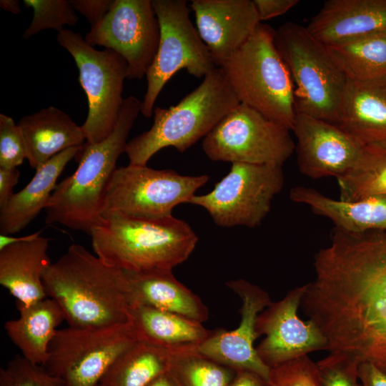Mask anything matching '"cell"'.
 <instances>
[{"label": "cell", "mask_w": 386, "mask_h": 386, "mask_svg": "<svg viewBox=\"0 0 386 386\" xmlns=\"http://www.w3.org/2000/svg\"><path fill=\"white\" fill-rule=\"evenodd\" d=\"M268 386H320L316 363L305 355L272 367Z\"/></svg>", "instance_id": "35"}, {"label": "cell", "mask_w": 386, "mask_h": 386, "mask_svg": "<svg viewBox=\"0 0 386 386\" xmlns=\"http://www.w3.org/2000/svg\"><path fill=\"white\" fill-rule=\"evenodd\" d=\"M92 248L104 262L127 272L172 269L193 252L198 237L182 219L104 214L92 228Z\"/></svg>", "instance_id": "3"}, {"label": "cell", "mask_w": 386, "mask_h": 386, "mask_svg": "<svg viewBox=\"0 0 386 386\" xmlns=\"http://www.w3.org/2000/svg\"><path fill=\"white\" fill-rule=\"evenodd\" d=\"M24 4L33 9V18L24 31L22 38L27 39L41 31L52 29L60 32L64 26H74L78 16L70 1L24 0Z\"/></svg>", "instance_id": "32"}, {"label": "cell", "mask_w": 386, "mask_h": 386, "mask_svg": "<svg viewBox=\"0 0 386 386\" xmlns=\"http://www.w3.org/2000/svg\"><path fill=\"white\" fill-rule=\"evenodd\" d=\"M19 317L4 324L11 342L28 360L44 365L48 358L49 345L65 320L60 306L46 297L29 305H19Z\"/></svg>", "instance_id": "26"}, {"label": "cell", "mask_w": 386, "mask_h": 386, "mask_svg": "<svg viewBox=\"0 0 386 386\" xmlns=\"http://www.w3.org/2000/svg\"><path fill=\"white\" fill-rule=\"evenodd\" d=\"M292 131L299 170L313 179L342 175L364 147L337 125L299 112Z\"/></svg>", "instance_id": "17"}, {"label": "cell", "mask_w": 386, "mask_h": 386, "mask_svg": "<svg viewBox=\"0 0 386 386\" xmlns=\"http://www.w3.org/2000/svg\"><path fill=\"white\" fill-rule=\"evenodd\" d=\"M0 6L3 10L14 14H19L21 11L18 0H1Z\"/></svg>", "instance_id": "43"}, {"label": "cell", "mask_w": 386, "mask_h": 386, "mask_svg": "<svg viewBox=\"0 0 386 386\" xmlns=\"http://www.w3.org/2000/svg\"><path fill=\"white\" fill-rule=\"evenodd\" d=\"M129 314L138 341L169 351L195 347L212 332L199 322L148 306H130Z\"/></svg>", "instance_id": "27"}, {"label": "cell", "mask_w": 386, "mask_h": 386, "mask_svg": "<svg viewBox=\"0 0 386 386\" xmlns=\"http://www.w3.org/2000/svg\"><path fill=\"white\" fill-rule=\"evenodd\" d=\"M358 377L362 386H386V373L370 362H362Z\"/></svg>", "instance_id": "39"}, {"label": "cell", "mask_w": 386, "mask_h": 386, "mask_svg": "<svg viewBox=\"0 0 386 386\" xmlns=\"http://www.w3.org/2000/svg\"><path fill=\"white\" fill-rule=\"evenodd\" d=\"M130 320L96 327L57 330L43 365L65 386H96L116 360L137 342Z\"/></svg>", "instance_id": "9"}, {"label": "cell", "mask_w": 386, "mask_h": 386, "mask_svg": "<svg viewBox=\"0 0 386 386\" xmlns=\"http://www.w3.org/2000/svg\"><path fill=\"white\" fill-rule=\"evenodd\" d=\"M197 30L217 67L229 59L261 23L251 0H193Z\"/></svg>", "instance_id": "18"}, {"label": "cell", "mask_w": 386, "mask_h": 386, "mask_svg": "<svg viewBox=\"0 0 386 386\" xmlns=\"http://www.w3.org/2000/svg\"><path fill=\"white\" fill-rule=\"evenodd\" d=\"M96 386H100L99 385H96Z\"/></svg>", "instance_id": "44"}, {"label": "cell", "mask_w": 386, "mask_h": 386, "mask_svg": "<svg viewBox=\"0 0 386 386\" xmlns=\"http://www.w3.org/2000/svg\"><path fill=\"white\" fill-rule=\"evenodd\" d=\"M305 290L306 284L290 290L281 300L272 302L257 318V333L264 338L256 351L269 368L328 349L327 339L316 324L298 316Z\"/></svg>", "instance_id": "15"}, {"label": "cell", "mask_w": 386, "mask_h": 386, "mask_svg": "<svg viewBox=\"0 0 386 386\" xmlns=\"http://www.w3.org/2000/svg\"><path fill=\"white\" fill-rule=\"evenodd\" d=\"M159 21L160 39L154 60L147 74V90L141 114L151 117L154 106L167 82L184 69L202 78L217 68L207 46L189 18L185 0H152Z\"/></svg>", "instance_id": "11"}, {"label": "cell", "mask_w": 386, "mask_h": 386, "mask_svg": "<svg viewBox=\"0 0 386 386\" xmlns=\"http://www.w3.org/2000/svg\"><path fill=\"white\" fill-rule=\"evenodd\" d=\"M170 351L137 341L107 371L100 386H147L169 370Z\"/></svg>", "instance_id": "28"}, {"label": "cell", "mask_w": 386, "mask_h": 386, "mask_svg": "<svg viewBox=\"0 0 386 386\" xmlns=\"http://www.w3.org/2000/svg\"><path fill=\"white\" fill-rule=\"evenodd\" d=\"M18 125L24 137L26 159L36 170L64 150L83 146L86 140L81 126L54 107L24 116Z\"/></svg>", "instance_id": "23"}, {"label": "cell", "mask_w": 386, "mask_h": 386, "mask_svg": "<svg viewBox=\"0 0 386 386\" xmlns=\"http://www.w3.org/2000/svg\"><path fill=\"white\" fill-rule=\"evenodd\" d=\"M359 365L351 356L330 352L316 362L320 386H362L359 382Z\"/></svg>", "instance_id": "34"}, {"label": "cell", "mask_w": 386, "mask_h": 386, "mask_svg": "<svg viewBox=\"0 0 386 386\" xmlns=\"http://www.w3.org/2000/svg\"><path fill=\"white\" fill-rule=\"evenodd\" d=\"M314 268L300 307L327 339V350L386 373V232L335 228Z\"/></svg>", "instance_id": "1"}, {"label": "cell", "mask_w": 386, "mask_h": 386, "mask_svg": "<svg viewBox=\"0 0 386 386\" xmlns=\"http://www.w3.org/2000/svg\"><path fill=\"white\" fill-rule=\"evenodd\" d=\"M348 79H386V31L327 46Z\"/></svg>", "instance_id": "29"}, {"label": "cell", "mask_w": 386, "mask_h": 386, "mask_svg": "<svg viewBox=\"0 0 386 386\" xmlns=\"http://www.w3.org/2000/svg\"><path fill=\"white\" fill-rule=\"evenodd\" d=\"M90 45L115 51L127 63V79L147 76L160 39L158 19L151 0H114L104 18L84 37Z\"/></svg>", "instance_id": "14"}, {"label": "cell", "mask_w": 386, "mask_h": 386, "mask_svg": "<svg viewBox=\"0 0 386 386\" xmlns=\"http://www.w3.org/2000/svg\"><path fill=\"white\" fill-rule=\"evenodd\" d=\"M229 386H268V382L257 374L247 371H236Z\"/></svg>", "instance_id": "41"}, {"label": "cell", "mask_w": 386, "mask_h": 386, "mask_svg": "<svg viewBox=\"0 0 386 386\" xmlns=\"http://www.w3.org/2000/svg\"><path fill=\"white\" fill-rule=\"evenodd\" d=\"M193 347L170 351L168 371L179 386H229L236 371Z\"/></svg>", "instance_id": "31"}, {"label": "cell", "mask_w": 386, "mask_h": 386, "mask_svg": "<svg viewBox=\"0 0 386 386\" xmlns=\"http://www.w3.org/2000/svg\"><path fill=\"white\" fill-rule=\"evenodd\" d=\"M274 42L294 84L296 112L337 124L348 79L327 46L292 21L275 30Z\"/></svg>", "instance_id": "7"}, {"label": "cell", "mask_w": 386, "mask_h": 386, "mask_svg": "<svg viewBox=\"0 0 386 386\" xmlns=\"http://www.w3.org/2000/svg\"><path fill=\"white\" fill-rule=\"evenodd\" d=\"M26 159L24 137L18 124L0 114V167L15 168Z\"/></svg>", "instance_id": "36"}, {"label": "cell", "mask_w": 386, "mask_h": 386, "mask_svg": "<svg viewBox=\"0 0 386 386\" xmlns=\"http://www.w3.org/2000/svg\"><path fill=\"white\" fill-rule=\"evenodd\" d=\"M259 21L281 16L296 6L298 0H253Z\"/></svg>", "instance_id": "38"}, {"label": "cell", "mask_w": 386, "mask_h": 386, "mask_svg": "<svg viewBox=\"0 0 386 386\" xmlns=\"http://www.w3.org/2000/svg\"><path fill=\"white\" fill-rule=\"evenodd\" d=\"M0 386H65L43 365L16 355L0 370Z\"/></svg>", "instance_id": "33"}, {"label": "cell", "mask_w": 386, "mask_h": 386, "mask_svg": "<svg viewBox=\"0 0 386 386\" xmlns=\"http://www.w3.org/2000/svg\"><path fill=\"white\" fill-rule=\"evenodd\" d=\"M290 198L330 219L335 228L342 231L355 234L386 232V195L350 202L334 199L315 189L297 186L290 189Z\"/></svg>", "instance_id": "25"}, {"label": "cell", "mask_w": 386, "mask_h": 386, "mask_svg": "<svg viewBox=\"0 0 386 386\" xmlns=\"http://www.w3.org/2000/svg\"><path fill=\"white\" fill-rule=\"evenodd\" d=\"M284 182L282 167L232 163L211 192L195 194L189 204L205 209L218 226L253 228L268 214Z\"/></svg>", "instance_id": "13"}, {"label": "cell", "mask_w": 386, "mask_h": 386, "mask_svg": "<svg viewBox=\"0 0 386 386\" xmlns=\"http://www.w3.org/2000/svg\"><path fill=\"white\" fill-rule=\"evenodd\" d=\"M290 129L240 103L202 139L212 161L282 167L295 150Z\"/></svg>", "instance_id": "12"}, {"label": "cell", "mask_w": 386, "mask_h": 386, "mask_svg": "<svg viewBox=\"0 0 386 386\" xmlns=\"http://www.w3.org/2000/svg\"><path fill=\"white\" fill-rule=\"evenodd\" d=\"M336 125L363 146L386 144V79H348Z\"/></svg>", "instance_id": "21"}, {"label": "cell", "mask_w": 386, "mask_h": 386, "mask_svg": "<svg viewBox=\"0 0 386 386\" xmlns=\"http://www.w3.org/2000/svg\"><path fill=\"white\" fill-rule=\"evenodd\" d=\"M83 148L80 146L65 149L36 170L28 184L0 207V234L19 232L46 209L59 177Z\"/></svg>", "instance_id": "24"}, {"label": "cell", "mask_w": 386, "mask_h": 386, "mask_svg": "<svg viewBox=\"0 0 386 386\" xmlns=\"http://www.w3.org/2000/svg\"><path fill=\"white\" fill-rule=\"evenodd\" d=\"M129 284V307L144 305L203 323L209 310L200 298L178 281L169 269L124 271Z\"/></svg>", "instance_id": "22"}, {"label": "cell", "mask_w": 386, "mask_h": 386, "mask_svg": "<svg viewBox=\"0 0 386 386\" xmlns=\"http://www.w3.org/2000/svg\"><path fill=\"white\" fill-rule=\"evenodd\" d=\"M326 46L386 31V0H329L306 26Z\"/></svg>", "instance_id": "19"}, {"label": "cell", "mask_w": 386, "mask_h": 386, "mask_svg": "<svg viewBox=\"0 0 386 386\" xmlns=\"http://www.w3.org/2000/svg\"><path fill=\"white\" fill-rule=\"evenodd\" d=\"M141 110L142 102L137 97L125 98L111 134L100 142L84 145L77 169L56 185L49 199L46 224L58 223L90 234L102 217L107 187Z\"/></svg>", "instance_id": "4"}, {"label": "cell", "mask_w": 386, "mask_h": 386, "mask_svg": "<svg viewBox=\"0 0 386 386\" xmlns=\"http://www.w3.org/2000/svg\"><path fill=\"white\" fill-rule=\"evenodd\" d=\"M337 179L342 200L386 195V144L364 146L353 166Z\"/></svg>", "instance_id": "30"}, {"label": "cell", "mask_w": 386, "mask_h": 386, "mask_svg": "<svg viewBox=\"0 0 386 386\" xmlns=\"http://www.w3.org/2000/svg\"><path fill=\"white\" fill-rule=\"evenodd\" d=\"M275 30L259 23L219 67L239 102L292 130L297 112L294 84L274 42Z\"/></svg>", "instance_id": "6"}, {"label": "cell", "mask_w": 386, "mask_h": 386, "mask_svg": "<svg viewBox=\"0 0 386 386\" xmlns=\"http://www.w3.org/2000/svg\"><path fill=\"white\" fill-rule=\"evenodd\" d=\"M47 297L63 311L69 327H96L129 321V284L124 270L71 244L43 274Z\"/></svg>", "instance_id": "2"}, {"label": "cell", "mask_w": 386, "mask_h": 386, "mask_svg": "<svg viewBox=\"0 0 386 386\" xmlns=\"http://www.w3.org/2000/svg\"><path fill=\"white\" fill-rule=\"evenodd\" d=\"M114 0H71L76 11L83 15L91 27L99 22L109 11Z\"/></svg>", "instance_id": "37"}, {"label": "cell", "mask_w": 386, "mask_h": 386, "mask_svg": "<svg viewBox=\"0 0 386 386\" xmlns=\"http://www.w3.org/2000/svg\"><path fill=\"white\" fill-rule=\"evenodd\" d=\"M56 40L74 58L87 97L88 114L81 126L86 143L100 142L111 134L118 121L127 63L115 51L98 50L69 29L58 32Z\"/></svg>", "instance_id": "8"}, {"label": "cell", "mask_w": 386, "mask_h": 386, "mask_svg": "<svg viewBox=\"0 0 386 386\" xmlns=\"http://www.w3.org/2000/svg\"><path fill=\"white\" fill-rule=\"evenodd\" d=\"M20 172L15 168L0 167V207H3L14 194L13 189L17 184Z\"/></svg>", "instance_id": "40"}, {"label": "cell", "mask_w": 386, "mask_h": 386, "mask_svg": "<svg viewBox=\"0 0 386 386\" xmlns=\"http://www.w3.org/2000/svg\"><path fill=\"white\" fill-rule=\"evenodd\" d=\"M147 386H179V385L168 371L156 378Z\"/></svg>", "instance_id": "42"}, {"label": "cell", "mask_w": 386, "mask_h": 386, "mask_svg": "<svg viewBox=\"0 0 386 386\" xmlns=\"http://www.w3.org/2000/svg\"><path fill=\"white\" fill-rule=\"evenodd\" d=\"M208 180L207 174L182 175L147 165L119 167L107 187L102 217L111 213L148 219L172 216L176 206L189 203Z\"/></svg>", "instance_id": "10"}, {"label": "cell", "mask_w": 386, "mask_h": 386, "mask_svg": "<svg viewBox=\"0 0 386 386\" xmlns=\"http://www.w3.org/2000/svg\"><path fill=\"white\" fill-rule=\"evenodd\" d=\"M240 104L219 67L204 77L194 90L168 109H154L151 128L127 142L129 164L147 165L162 149L182 153L204 139Z\"/></svg>", "instance_id": "5"}, {"label": "cell", "mask_w": 386, "mask_h": 386, "mask_svg": "<svg viewBox=\"0 0 386 386\" xmlns=\"http://www.w3.org/2000/svg\"><path fill=\"white\" fill-rule=\"evenodd\" d=\"M226 284L242 300L239 327L232 331H212L207 339L193 348L235 371L254 372L268 382L271 368L262 361L254 342L259 337L257 318L271 304L269 295L257 285L243 279L230 280Z\"/></svg>", "instance_id": "16"}, {"label": "cell", "mask_w": 386, "mask_h": 386, "mask_svg": "<svg viewBox=\"0 0 386 386\" xmlns=\"http://www.w3.org/2000/svg\"><path fill=\"white\" fill-rule=\"evenodd\" d=\"M49 246V239L38 231L0 249V284L17 305L26 306L47 297L43 274L51 263Z\"/></svg>", "instance_id": "20"}]
</instances>
